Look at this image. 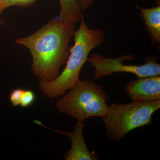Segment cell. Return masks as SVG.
<instances>
[{"label": "cell", "instance_id": "obj_14", "mask_svg": "<svg viewBox=\"0 0 160 160\" xmlns=\"http://www.w3.org/2000/svg\"><path fill=\"white\" fill-rule=\"evenodd\" d=\"M156 3L157 6H160V0H154Z\"/></svg>", "mask_w": 160, "mask_h": 160}, {"label": "cell", "instance_id": "obj_9", "mask_svg": "<svg viewBox=\"0 0 160 160\" xmlns=\"http://www.w3.org/2000/svg\"><path fill=\"white\" fill-rule=\"evenodd\" d=\"M61 10L58 19L60 22L68 25L75 26L82 14V10L76 0H59Z\"/></svg>", "mask_w": 160, "mask_h": 160}, {"label": "cell", "instance_id": "obj_6", "mask_svg": "<svg viewBox=\"0 0 160 160\" xmlns=\"http://www.w3.org/2000/svg\"><path fill=\"white\" fill-rule=\"evenodd\" d=\"M36 124L44 128L56 132L60 134L68 137L71 141V148L64 155L66 160H97L99 157L94 151L90 152L86 146L83 136L84 122L78 121L74 130L71 132L62 131L46 127L40 121L34 120Z\"/></svg>", "mask_w": 160, "mask_h": 160}, {"label": "cell", "instance_id": "obj_15", "mask_svg": "<svg viewBox=\"0 0 160 160\" xmlns=\"http://www.w3.org/2000/svg\"><path fill=\"white\" fill-rule=\"evenodd\" d=\"M0 57H1V55H0Z\"/></svg>", "mask_w": 160, "mask_h": 160}, {"label": "cell", "instance_id": "obj_2", "mask_svg": "<svg viewBox=\"0 0 160 160\" xmlns=\"http://www.w3.org/2000/svg\"><path fill=\"white\" fill-rule=\"evenodd\" d=\"M79 28L74 33V44L70 47L66 66L57 78L51 82L39 81V86L44 95L50 98L62 96L72 89L80 80L82 68L92 50L102 44L105 32L102 29H89L84 16L81 18Z\"/></svg>", "mask_w": 160, "mask_h": 160}, {"label": "cell", "instance_id": "obj_5", "mask_svg": "<svg viewBox=\"0 0 160 160\" xmlns=\"http://www.w3.org/2000/svg\"><path fill=\"white\" fill-rule=\"evenodd\" d=\"M158 57L148 56L145 59V64L141 66L125 65L123 61H132L134 56L126 54L116 58H109L98 53L92 54L87 62L94 68L92 81L117 72H126L135 75L138 78L158 76L160 75V65L157 62Z\"/></svg>", "mask_w": 160, "mask_h": 160}, {"label": "cell", "instance_id": "obj_4", "mask_svg": "<svg viewBox=\"0 0 160 160\" xmlns=\"http://www.w3.org/2000/svg\"><path fill=\"white\" fill-rule=\"evenodd\" d=\"M160 108V101L152 102H132L112 103L102 119L109 140L120 141L132 130L151 125L152 116Z\"/></svg>", "mask_w": 160, "mask_h": 160}, {"label": "cell", "instance_id": "obj_12", "mask_svg": "<svg viewBox=\"0 0 160 160\" xmlns=\"http://www.w3.org/2000/svg\"><path fill=\"white\" fill-rule=\"evenodd\" d=\"M25 90V89L21 88H17L12 91L9 95V100L12 106L15 107L20 106L21 99Z\"/></svg>", "mask_w": 160, "mask_h": 160}, {"label": "cell", "instance_id": "obj_13", "mask_svg": "<svg viewBox=\"0 0 160 160\" xmlns=\"http://www.w3.org/2000/svg\"><path fill=\"white\" fill-rule=\"evenodd\" d=\"M78 5L82 11H85L93 5L94 0H76Z\"/></svg>", "mask_w": 160, "mask_h": 160}, {"label": "cell", "instance_id": "obj_7", "mask_svg": "<svg viewBox=\"0 0 160 160\" xmlns=\"http://www.w3.org/2000/svg\"><path fill=\"white\" fill-rule=\"evenodd\" d=\"M133 102H152L160 101V76L148 77L132 80L125 88Z\"/></svg>", "mask_w": 160, "mask_h": 160}, {"label": "cell", "instance_id": "obj_3", "mask_svg": "<svg viewBox=\"0 0 160 160\" xmlns=\"http://www.w3.org/2000/svg\"><path fill=\"white\" fill-rule=\"evenodd\" d=\"M69 90L56 104L60 112L81 122L94 117L103 119L106 116L109 98L101 85L92 80H80Z\"/></svg>", "mask_w": 160, "mask_h": 160}, {"label": "cell", "instance_id": "obj_8", "mask_svg": "<svg viewBox=\"0 0 160 160\" xmlns=\"http://www.w3.org/2000/svg\"><path fill=\"white\" fill-rule=\"evenodd\" d=\"M139 9L141 17L144 20L147 30L149 31L152 44H157L158 48L160 45V6L148 9L141 8Z\"/></svg>", "mask_w": 160, "mask_h": 160}, {"label": "cell", "instance_id": "obj_1", "mask_svg": "<svg viewBox=\"0 0 160 160\" xmlns=\"http://www.w3.org/2000/svg\"><path fill=\"white\" fill-rule=\"evenodd\" d=\"M74 28L56 17L29 36L16 40L17 44L30 50L32 71L39 81L51 82L59 75L70 54L69 42L74 36Z\"/></svg>", "mask_w": 160, "mask_h": 160}, {"label": "cell", "instance_id": "obj_11", "mask_svg": "<svg viewBox=\"0 0 160 160\" xmlns=\"http://www.w3.org/2000/svg\"><path fill=\"white\" fill-rule=\"evenodd\" d=\"M36 100V95L34 92L31 90H25L22 97L20 106L26 108L32 106Z\"/></svg>", "mask_w": 160, "mask_h": 160}, {"label": "cell", "instance_id": "obj_10", "mask_svg": "<svg viewBox=\"0 0 160 160\" xmlns=\"http://www.w3.org/2000/svg\"><path fill=\"white\" fill-rule=\"evenodd\" d=\"M38 0H0V27L5 24L2 20V14L6 8L12 6H18L23 8L31 7Z\"/></svg>", "mask_w": 160, "mask_h": 160}]
</instances>
